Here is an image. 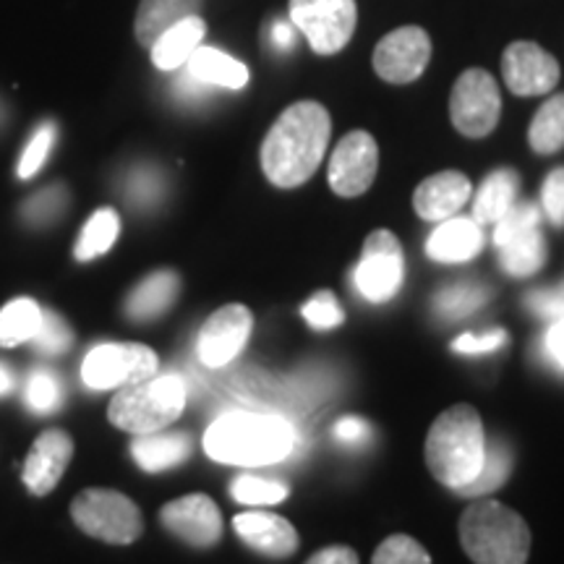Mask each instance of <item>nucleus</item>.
Listing matches in <instances>:
<instances>
[{
	"mask_svg": "<svg viewBox=\"0 0 564 564\" xmlns=\"http://www.w3.org/2000/svg\"><path fill=\"white\" fill-rule=\"evenodd\" d=\"M63 398H66V392H63V384L55 371L42 366V369H34L30 377H26L24 400L30 411L55 413L63 405Z\"/></svg>",
	"mask_w": 564,
	"mask_h": 564,
	"instance_id": "32",
	"label": "nucleus"
},
{
	"mask_svg": "<svg viewBox=\"0 0 564 564\" xmlns=\"http://www.w3.org/2000/svg\"><path fill=\"white\" fill-rule=\"evenodd\" d=\"M158 352L141 343H102L87 352L82 379L89 390H123L158 373Z\"/></svg>",
	"mask_w": 564,
	"mask_h": 564,
	"instance_id": "7",
	"label": "nucleus"
},
{
	"mask_svg": "<svg viewBox=\"0 0 564 564\" xmlns=\"http://www.w3.org/2000/svg\"><path fill=\"white\" fill-rule=\"evenodd\" d=\"M70 457H74V442L61 429H47L34 440L30 455L24 463V484L34 497L51 494L66 474Z\"/></svg>",
	"mask_w": 564,
	"mask_h": 564,
	"instance_id": "16",
	"label": "nucleus"
},
{
	"mask_svg": "<svg viewBox=\"0 0 564 564\" xmlns=\"http://www.w3.org/2000/svg\"><path fill=\"white\" fill-rule=\"evenodd\" d=\"M502 76L512 95H549L560 84V63L539 42L518 40L502 55Z\"/></svg>",
	"mask_w": 564,
	"mask_h": 564,
	"instance_id": "15",
	"label": "nucleus"
},
{
	"mask_svg": "<svg viewBox=\"0 0 564 564\" xmlns=\"http://www.w3.org/2000/svg\"><path fill=\"white\" fill-rule=\"evenodd\" d=\"M291 21L316 55H335L356 32V0H291Z\"/></svg>",
	"mask_w": 564,
	"mask_h": 564,
	"instance_id": "9",
	"label": "nucleus"
},
{
	"mask_svg": "<svg viewBox=\"0 0 564 564\" xmlns=\"http://www.w3.org/2000/svg\"><path fill=\"white\" fill-rule=\"evenodd\" d=\"M546 352L552 356V361L564 369V316L556 319L546 333Z\"/></svg>",
	"mask_w": 564,
	"mask_h": 564,
	"instance_id": "46",
	"label": "nucleus"
},
{
	"mask_svg": "<svg viewBox=\"0 0 564 564\" xmlns=\"http://www.w3.org/2000/svg\"><path fill=\"white\" fill-rule=\"evenodd\" d=\"M232 528L246 546L270 560H288L301 546L299 531L291 520L274 512H241L232 520Z\"/></svg>",
	"mask_w": 564,
	"mask_h": 564,
	"instance_id": "17",
	"label": "nucleus"
},
{
	"mask_svg": "<svg viewBox=\"0 0 564 564\" xmlns=\"http://www.w3.org/2000/svg\"><path fill=\"white\" fill-rule=\"evenodd\" d=\"M204 34H207V24H204L202 17H188L178 21L171 30L162 32L158 42L150 47L152 63L160 70L183 68L196 47L204 42Z\"/></svg>",
	"mask_w": 564,
	"mask_h": 564,
	"instance_id": "23",
	"label": "nucleus"
},
{
	"mask_svg": "<svg viewBox=\"0 0 564 564\" xmlns=\"http://www.w3.org/2000/svg\"><path fill=\"white\" fill-rule=\"evenodd\" d=\"M486 299H489V291H486L481 282H457V285H449L444 288V291H440L434 306H436V314L444 316V319L455 322V319H463V316L474 314L476 308H481Z\"/></svg>",
	"mask_w": 564,
	"mask_h": 564,
	"instance_id": "31",
	"label": "nucleus"
},
{
	"mask_svg": "<svg viewBox=\"0 0 564 564\" xmlns=\"http://www.w3.org/2000/svg\"><path fill=\"white\" fill-rule=\"evenodd\" d=\"M486 455L484 421L474 405H453L432 423L426 436V465L436 481L457 491L481 470Z\"/></svg>",
	"mask_w": 564,
	"mask_h": 564,
	"instance_id": "3",
	"label": "nucleus"
},
{
	"mask_svg": "<svg viewBox=\"0 0 564 564\" xmlns=\"http://www.w3.org/2000/svg\"><path fill=\"white\" fill-rule=\"evenodd\" d=\"M118 232H121V217H118V212L110 207L97 209L82 228L79 241L74 246L76 262H91V259L108 253L112 243L118 241Z\"/></svg>",
	"mask_w": 564,
	"mask_h": 564,
	"instance_id": "27",
	"label": "nucleus"
},
{
	"mask_svg": "<svg viewBox=\"0 0 564 564\" xmlns=\"http://www.w3.org/2000/svg\"><path fill=\"white\" fill-rule=\"evenodd\" d=\"M512 474V449L502 440L486 442V455L481 470L470 484L457 489L460 497H486V494L497 491Z\"/></svg>",
	"mask_w": 564,
	"mask_h": 564,
	"instance_id": "30",
	"label": "nucleus"
},
{
	"mask_svg": "<svg viewBox=\"0 0 564 564\" xmlns=\"http://www.w3.org/2000/svg\"><path fill=\"white\" fill-rule=\"evenodd\" d=\"M295 32H299V30H295V24H293L291 19H288V21H280L278 19L272 24L270 42H272L274 47H278L280 53H285V51H291V47L295 45Z\"/></svg>",
	"mask_w": 564,
	"mask_h": 564,
	"instance_id": "47",
	"label": "nucleus"
},
{
	"mask_svg": "<svg viewBox=\"0 0 564 564\" xmlns=\"http://www.w3.org/2000/svg\"><path fill=\"white\" fill-rule=\"evenodd\" d=\"M460 544L476 564H525L531 556V528L512 507L476 502L460 518Z\"/></svg>",
	"mask_w": 564,
	"mask_h": 564,
	"instance_id": "4",
	"label": "nucleus"
},
{
	"mask_svg": "<svg viewBox=\"0 0 564 564\" xmlns=\"http://www.w3.org/2000/svg\"><path fill=\"white\" fill-rule=\"evenodd\" d=\"M162 194V181L154 171H139L129 181V199L137 204H152Z\"/></svg>",
	"mask_w": 564,
	"mask_h": 564,
	"instance_id": "43",
	"label": "nucleus"
},
{
	"mask_svg": "<svg viewBox=\"0 0 564 564\" xmlns=\"http://www.w3.org/2000/svg\"><path fill=\"white\" fill-rule=\"evenodd\" d=\"M541 204L556 228L564 225V167H554L541 186Z\"/></svg>",
	"mask_w": 564,
	"mask_h": 564,
	"instance_id": "40",
	"label": "nucleus"
},
{
	"mask_svg": "<svg viewBox=\"0 0 564 564\" xmlns=\"http://www.w3.org/2000/svg\"><path fill=\"white\" fill-rule=\"evenodd\" d=\"M333 118L319 102H295L274 121L262 144V171L278 188L306 183L327 152Z\"/></svg>",
	"mask_w": 564,
	"mask_h": 564,
	"instance_id": "1",
	"label": "nucleus"
},
{
	"mask_svg": "<svg viewBox=\"0 0 564 564\" xmlns=\"http://www.w3.org/2000/svg\"><path fill=\"white\" fill-rule=\"evenodd\" d=\"M306 564H358V554L350 546H327L312 554Z\"/></svg>",
	"mask_w": 564,
	"mask_h": 564,
	"instance_id": "45",
	"label": "nucleus"
},
{
	"mask_svg": "<svg viewBox=\"0 0 564 564\" xmlns=\"http://www.w3.org/2000/svg\"><path fill=\"white\" fill-rule=\"evenodd\" d=\"M379 171V147L369 131H350L329 160V186L337 196L352 199L371 188Z\"/></svg>",
	"mask_w": 564,
	"mask_h": 564,
	"instance_id": "12",
	"label": "nucleus"
},
{
	"mask_svg": "<svg viewBox=\"0 0 564 564\" xmlns=\"http://www.w3.org/2000/svg\"><path fill=\"white\" fill-rule=\"evenodd\" d=\"M194 442L192 436L183 432H152V434H137L131 442V457L147 474H162L171 470L192 455Z\"/></svg>",
	"mask_w": 564,
	"mask_h": 564,
	"instance_id": "20",
	"label": "nucleus"
},
{
	"mask_svg": "<svg viewBox=\"0 0 564 564\" xmlns=\"http://www.w3.org/2000/svg\"><path fill=\"white\" fill-rule=\"evenodd\" d=\"M204 0H141L137 21H133V32L141 47H150L158 42L162 32L188 17H199Z\"/></svg>",
	"mask_w": 564,
	"mask_h": 564,
	"instance_id": "22",
	"label": "nucleus"
},
{
	"mask_svg": "<svg viewBox=\"0 0 564 564\" xmlns=\"http://www.w3.org/2000/svg\"><path fill=\"white\" fill-rule=\"evenodd\" d=\"M70 518L82 533L112 546H129L144 533L137 502L116 489H84L70 502Z\"/></svg>",
	"mask_w": 564,
	"mask_h": 564,
	"instance_id": "6",
	"label": "nucleus"
},
{
	"mask_svg": "<svg viewBox=\"0 0 564 564\" xmlns=\"http://www.w3.org/2000/svg\"><path fill=\"white\" fill-rule=\"evenodd\" d=\"M295 432L282 415L228 411L209 423L204 453L225 465H272L293 453Z\"/></svg>",
	"mask_w": 564,
	"mask_h": 564,
	"instance_id": "2",
	"label": "nucleus"
},
{
	"mask_svg": "<svg viewBox=\"0 0 564 564\" xmlns=\"http://www.w3.org/2000/svg\"><path fill=\"white\" fill-rule=\"evenodd\" d=\"M13 390V373L6 364H0V394Z\"/></svg>",
	"mask_w": 564,
	"mask_h": 564,
	"instance_id": "48",
	"label": "nucleus"
},
{
	"mask_svg": "<svg viewBox=\"0 0 564 564\" xmlns=\"http://www.w3.org/2000/svg\"><path fill=\"white\" fill-rule=\"evenodd\" d=\"M520 192V175L502 167V171H494L489 178L481 183L476 199H474V220L478 225H494L499 217L507 215V209L512 207Z\"/></svg>",
	"mask_w": 564,
	"mask_h": 564,
	"instance_id": "25",
	"label": "nucleus"
},
{
	"mask_svg": "<svg viewBox=\"0 0 564 564\" xmlns=\"http://www.w3.org/2000/svg\"><path fill=\"white\" fill-rule=\"evenodd\" d=\"M186 398L188 390L181 377H175V373L158 377L154 373L144 382L118 390L116 398L110 400L108 419L112 426L133 436L152 434L178 421L183 408H186Z\"/></svg>",
	"mask_w": 564,
	"mask_h": 564,
	"instance_id": "5",
	"label": "nucleus"
},
{
	"mask_svg": "<svg viewBox=\"0 0 564 564\" xmlns=\"http://www.w3.org/2000/svg\"><path fill=\"white\" fill-rule=\"evenodd\" d=\"M30 345H34V350L42 352V356L55 358L70 350V345H74V333H70V327L61 314H55L53 308L42 306L40 329Z\"/></svg>",
	"mask_w": 564,
	"mask_h": 564,
	"instance_id": "34",
	"label": "nucleus"
},
{
	"mask_svg": "<svg viewBox=\"0 0 564 564\" xmlns=\"http://www.w3.org/2000/svg\"><path fill=\"white\" fill-rule=\"evenodd\" d=\"M335 436L345 444H364L371 436V429L364 419H356V415H345V419L337 421Z\"/></svg>",
	"mask_w": 564,
	"mask_h": 564,
	"instance_id": "44",
	"label": "nucleus"
},
{
	"mask_svg": "<svg viewBox=\"0 0 564 564\" xmlns=\"http://www.w3.org/2000/svg\"><path fill=\"white\" fill-rule=\"evenodd\" d=\"M484 249V230L468 217H449L442 220L426 241V253L434 262L463 264L476 259Z\"/></svg>",
	"mask_w": 564,
	"mask_h": 564,
	"instance_id": "19",
	"label": "nucleus"
},
{
	"mask_svg": "<svg viewBox=\"0 0 564 564\" xmlns=\"http://www.w3.org/2000/svg\"><path fill=\"white\" fill-rule=\"evenodd\" d=\"M183 68H186L188 76L207 84V87L243 89L246 84H249V68H246V63L236 61L228 53L217 51V47L199 45Z\"/></svg>",
	"mask_w": 564,
	"mask_h": 564,
	"instance_id": "24",
	"label": "nucleus"
},
{
	"mask_svg": "<svg viewBox=\"0 0 564 564\" xmlns=\"http://www.w3.org/2000/svg\"><path fill=\"white\" fill-rule=\"evenodd\" d=\"M356 288L366 301L387 303L400 293L405 278L403 246L392 230H373L364 243L356 272Z\"/></svg>",
	"mask_w": 564,
	"mask_h": 564,
	"instance_id": "10",
	"label": "nucleus"
},
{
	"mask_svg": "<svg viewBox=\"0 0 564 564\" xmlns=\"http://www.w3.org/2000/svg\"><path fill=\"white\" fill-rule=\"evenodd\" d=\"M160 523L167 533L192 549H212L223 539V514L207 494H188L160 510Z\"/></svg>",
	"mask_w": 564,
	"mask_h": 564,
	"instance_id": "13",
	"label": "nucleus"
},
{
	"mask_svg": "<svg viewBox=\"0 0 564 564\" xmlns=\"http://www.w3.org/2000/svg\"><path fill=\"white\" fill-rule=\"evenodd\" d=\"M528 144L535 154H554L564 147V91L549 97L533 116Z\"/></svg>",
	"mask_w": 564,
	"mask_h": 564,
	"instance_id": "29",
	"label": "nucleus"
},
{
	"mask_svg": "<svg viewBox=\"0 0 564 564\" xmlns=\"http://www.w3.org/2000/svg\"><path fill=\"white\" fill-rule=\"evenodd\" d=\"M539 223H541V209L535 207V204L525 202V204H512L510 209H507V215L499 217L497 228H494V243L497 246H505L510 243L512 238H520L525 236V232L531 230H539Z\"/></svg>",
	"mask_w": 564,
	"mask_h": 564,
	"instance_id": "35",
	"label": "nucleus"
},
{
	"mask_svg": "<svg viewBox=\"0 0 564 564\" xmlns=\"http://www.w3.org/2000/svg\"><path fill=\"white\" fill-rule=\"evenodd\" d=\"M53 144H55V126L53 123L40 126L37 133L30 139V144H26V150L19 160V167H17L19 178L24 181L34 178V175L42 171V165H45L47 158H51Z\"/></svg>",
	"mask_w": 564,
	"mask_h": 564,
	"instance_id": "38",
	"label": "nucleus"
},
{
	"mask_svg": "<svg viewBox=\"0 0 564 564\" xmlns=\"http://www.w3.org/2000/svg\"><path fill=\"white\" fill-rule=\"evenodd\" d=\"M505 343H507L505 329H494V333H486V335H460L457 340H453V350L476 356V352H491L502 348Z\"/></svg>",
	"mask_w": 564,
	"mask_h": 564,
	"instance_id": "41",
	"label": "nucleus"
},
{
	"mask_svg": "<svg viewBox=\"0 0 564 564\" xmlns=\"http://www.w3.org/2000/svg\"><path fill=\"white\" fill-rule=\"evenodd\" d=\"M288 484L270 481V478L259 476H238L230 484V497L236 502L249 505V507H264V505H278L282 499H288Z\"/></svg>",
	"mask_w": 564,
	"mask_h": 564,
	"instance_id": "33",
	"label": "nucleus"
},
{
	"mask_svg": "<svg viewBox=\"0 0 564 564\" xmlns=\"http://www.w3.org/2000/svg\"><path fill=\"white\" fill-rule=\"evenodd\" d=\"M42 322V306L32 299H13L0 308V348L32 343Z\"/></svg>",
	"mask_w": 564,
	"mask_h": 564,
	"instance_id": "26",
	"label": "nucleus"
},
{
	"mask_svg": "<svg viewBox=\"0 0 564 564\" xmlns=\"http://www.w3.org/2000/svg\"><path fill=\"white\" fill-rule=\"evenodd\" d=\"M303 319H306L308 327L314 329H335L345 322L343 306L337 303L333 291H322L312 295V301L303 306Z\"/></svg>",
	"mask_w": 564,
	"mask_h": 564,
	"instance_id": "39",
	"label": "nucleus"
},
{
	"mask_svg": "<svg viewBox=\"0 0 564 564\" xmlns=\"http://www.w3.org/2000/svg\"><path fill=\"white\" fill-rule=\"evenodd\" d=\"M528 306L533 314L544 316V319H562L564 316V285L556 291H539L528 295Z\"/></svg>",
	"mask_w": 564,
	"mask_h": 564,
	"instance_id": "42",
	"label": "nucleus"
},
{
	"mask_svg": "<svg viewBox=\"0 0 564 564\" xmlns=\"http://www.w3.org/2000/svg\"><path fill=\"white\" fill-rule=\"evenodd\" d=\"M371 564H432V556L411 535L394 533L377 546Z\"/></svg>",
	"mask_w": 564,
	"mask_h": 564,
	"instance_id": "36",
	"label": "nucleus"
},
{
	"mask_svg": "<svg viewBox=\"0 0 564 564\" xmlns=\"http://www.w3.org/2000/svg\"><path fill=\"white\" fill-rule=\"evenodd\" d=\"M499 116H502V95L489 70H463L449 95V118L455 129L468 139H484L497 129Z\"/></svg>",
	"mask_w": 564,
	"mask_h": 564,
	"instance_id": "8",
	"label": "nucleus"
},
{
	"mask_svg": "<svg viewBox=\"0 0 564 564\" xmlns=\"http://www.w3.org/2000/svg\"><path fill=\"white\" fill-rule=\"evenodd\" d=\"M432 40L421 26H400L382 37L373 51V70L390 84H411L426 70Z\"/></svg>",
	"mask_w": 564,
	"mask_h": 564,
	"instance_id": "14",
	"label": "nucleus"
},
{
	"mask_svg": "<svg viewBox=\"0 0 564 564\" xmlns=\"http://www.w3.org/2000/svg\"><path fill=\"white\" fill-rule=\"evenodd\" d=\"M66 202H68L66 188L51 186V188H45V192L34 194L32 199L21 207V215H24L26 223L42 228V225H51L53 220H58L61 212L66 209Z\"/></svg>",
	"mask_w": 564,
	"mask_h": 564,
	"instance_id": "37",
	"label": "nucleus"
},
{
	"mask_svg": "<svg viewBox=\"0 0 564 564\" xmlns=\"http://www.w3.org/2000/svg\"><path fill=\"white\" fill-rule=\"evenodd\" d=\"M253 329V316L243 303H228L217 308L202 324L196 337V358L207 369H225L246 348Z\"/></svg>",
	"mask_w": 564,
	"mask_h": 564,
	"instance_id": "11",
	"label": "nucleus"
},
{
	"mask_svg": "<svg viewBox=\"0 0 564 564\" xmlns=\"http://www.w3.org/2000/svg\"><path fill=\"white\" fill-rule=\"evenodd\" d=\"M178 293H181V278L173 270L152 272L129 293L126 314H129L133 322L158 319V316H162L173 306L175 299H178Z\"/></svg>",
	"mask_w": 564,
	"mask_h": 564,
	"instance_id": "21",
	"label": "nucleus"
},
{
	"mask_svg": "<svg viewBox=\"0 0 564 564\" xmlns=\"http://www.w3.org/2000/svg\"><path fill=\"white\" fill-rule=\"evenodd\" d=\"M546 262V241L541 230H531L525 236L512 238L510 243L499 246V264L512 278H531Z\"/></svg>",
	"mask_w": 564,
	"mask_h": 564,
	"instance_id": "28",
	"label": "nucleus"
},
{
	"mask_svg": "<svg viewBox=\"0 0 564 564\" xmlns=\"http://www.w3.org/2000/svg\"><path fill=\"white\" fill-rule=\"evenodd\" d=\"M470 194H474V186H470L468 175L444 171L419 183L413 194V207L421 220L442 223L455 217L465 207V202L470 199Z\"/></svg>",
	"mask_w": 564,
	"mask_h": 564,
	"instance_id": "18",
	"label": "nucleus"
}]
</instances>
